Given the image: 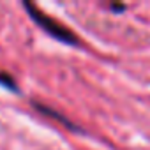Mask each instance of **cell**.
Returning <instances> with one entry per match:
<instances>
[{
  "label": "cell",
  "mask_w": 150,
  "mask_h": 150,
  "mask_svg": "<svg viewBox=\"0 0 150 150\" xmlns=\"http://www.w3.org/2000/svg\"><path fill=\"white\" fill-rule=\"evenodd\" d=\"M25 9L28 11V14L32 16V20H34L46 34H50L51 37H55V39H58V41H62V42H67V44H76V42H78L76 35H74L67 27H64V25L58 23L57 20L50 18L46 13L39 11L35 6L25 2Z\"/></svg>",
  "instance_id": "obj_1"
},
{
  "label": "cell",
  "mask_w": 150,
  "mask_h": 150,
  "mask_svg": "<svg viewBox=\"0 0 150 150\" xmlns=\"http://www.w3.org/2000/svg\"><path fill=\"white\" fill-rule=\"evenodd\" d=\"M0 81H4V83H6V87H9V88H16V87H14V81H13L9 76H7L6 72H2V74H0Z\"/></svg>",
  "instance_id": "obj_2"
}]
</instances>
